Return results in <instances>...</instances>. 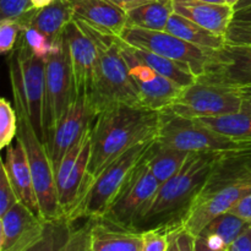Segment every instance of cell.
<instances>
[{"label": "cell", "instance_id": "6da1fadb", "mask_svg": "<svg viewBox=\"0 0 251 251\" xmlns=\"http://www.w3.org/2000/svg\"><path fill=\"white\" fill-rule=\"evenodd\" d=\"M161 112L126 103H114L100 110L92 125L91 181L131 147L156 139Z\"/></svg>", "mask_w": 251, "mask_h": 251}, {"label": "cell", "instance_id": "7a4b0ae2", "mask_svg": "<svg viewBox=\"0 0 251 251\" xmlns=\"http://www.w3.org/2000/svg\"><path fill=\"white\" fill-rule=\"evenodd\" d=\"M221 152H191L180 171L162 183L137 229L176 227L181 225L202 189Z\"/></svg>", "mask_w": 251, "mask_h": 251}, {"label": "cell", "instance_id": "3957f363", "mask_svg": "<svg viewBox=\"0 0 251 251\" xmlns=\"http://www.w3.org/2000/svg\"><path fill=\"white\" fill-rule=\"evenodd\" d=\"M75 20V19H74ZM80 28L92 39L98 53V75L92 103L96 112L114 103L140 104L137 88L120 48V37L104 33L90 25L75 20Z\"/></svg>", "mask_w": 251, "mask_h": 251}, {"label": "cell", "instance_id": "277c9868", "mask_svg": "<svg viewBox=\"0 0 251 251\" xmlns=\"http://www.w3.org/2000/svg\"><path fill=\"white\" fill-rule=\"evenodd\" d=\"M14 107L17 113V135L22 142L33 176L34 189L38 199L41 216L46 222L53 223L63 220V211L58 200L55 173L47 146L34 131L26 110V102L20 86L11 81Z\"/></svg>", "mask_w": 251, "mask_h": 251}, {"label": "cell", "instance_id": "5b68a950", "mask_svg": "<svg viewBox=\"0 0 251 251\" xmlns=\"http://www.w3.org/2000/svg\"><path fill=\"white\" fill-rule=\"evenodd\" d=\"M157 139V137H156ZM156 139L141 142L131 147L105 167L92 181L75 215L76 222L80 218L102 220L122 189L129 180L130 176L141 162L146 152Z\"/></svg>", "mask_w": 251, "mask_h": 251}, {"label": "cell", "instance_id": "8992f818", "mask_svg": "<svg viewBox=\"0 0 251 251\" xmlns=\"http://www.w3.org/2000/svg\"><path fill=\"white\" fill-rule=\"evenodd\" d=\"M10 80L19 83L26 102V110L34 131L46 145L44 108H46V60L33 53L24 37L7 55Z\"/></svg>", "mask_w": 251, "mask_h": 251}, {"label": "cell", "instance_id": "52a82bcc", "mask_svg": "<svg viewBox=\"0 0 251 251\" xmlns=\"http://www.w3.org/2000/svg\"><path fill=\"white\" fill-rule=\"evenodd\" d=\"M157 140L186 152H227L251 144L230 139L201 124L198 119L181 117L169 109L161 112Z\"/></svg>", "mask_w": 251, "mask_h": 251}, {"label": "cell", "instance_id": "ba28073f", "mask_svg": "<svg viewBox=\"0 0 251 251\" xmlns=\"http://www.w3.org/2000/svg\"><path fill=\"white\" fill-rule=\"evenodd\" d=\"M93 125V124H92ZM92 126L88 127L80 141L71 147L55 169L58 200L63 220L74 223L75 215L91 184L88 164L91 159Z\"/></svg>", "mask_w": 251, "mask_h": 251}, {"label": "cell", "instance_id": "9c48e42d", "mask_svg": "<svg viewBox=\"0 0 251 251\" xmlns=\"http://www.w3.org/2000/svg\"><path fill=\"white\" fill-rule=\"evenodd\" d=\"M76 95L70 51L65 31L56 39L55 48L46 59V108L44 135L48 137L60 118L65 114Z\"/></svg>", "mask_w": 251, "mask_h": 251}, {"label": "cell", "instance_id": "30bf717a", "mask_svg": "<svg viewBox=\"0 0 251 251\" xmlns=\"http://www.w3.org/2000/svg\"><path fill=\"white\" fill-rule=\"evenodd\" d=\"M244 100L239 88L196 80L180 91L168 109L190 119L215 118L239 112Z\"/></svg>", "mask_w": 251, "mask_h": 251}, {"label": "cell", "instance_id": "8fae6325", "mask_svg": "<svg viewBox=\"0 0 251 251\" xmlns=\"http://www.w3.org/2000/svg\"><path fill=\"white\" fill-rule=\"evenodd\" d=\"M159 185L161 183L151 173L144 157L102 220L127 229L139 230L137 228Z\"/></svg>", "mask_w": 251, "mask_h": 251}, {"label": "cell", "instance_id": "7c38bea8", "mask_svg": "<svg viewBox=\"0 0 251 251\" xmlns=\"http://www.w3.org/2000/svg\"><path fill=\"white\" fill-rule=\"evenodd\" d=\"M119 37L122 41L135 48L152 51L164 58L185 64L193 70L196 77L205 73L206 66L215 51L188 43L168 31H150L126 26Z\"/></svg>", "mask_w": 251, "mask_h": 251}, {"label": "cell", "instance_id": "4fadbf2b", "mask_svg": "<svg viewBox=\"0 0 251 251\" xmlns=\"http://www.w3.org/2000/svg\"><path fill=\"white\" fill-rule=\"evenodd\" d=\"M120 48L129 68L132 81L139 92L141 107L153 112H163L168 109L176 102L183 87L142 63L135 55L131 47L124 41L120 42Z\"/></svg>", "mask_w": 251, "mask_h": 251}, {"label": "cell", "instance_id": "5bb4252c", "mask_svg": "<svg viewBox=\"0 0 251 251\" xmlns=\"http://www.w3.org/2000/svg\"><path fill=\"white\" fill-rule=\"evenodd\" d=\"M97 117L92 100L87 93H76L65 114L50 132L47 141V150L53 163L54 173L66 152L75 146L86 130L92 126Z\"/></svg>", "mask_w": 251, "mask_h": 251}, {"label": "cell", "instance_id": "9a60e30c", "mask_svg": "<svg viewBox=\"0 0 251 251\" xmlns=\"http://www.w3.org/2000/svg\"><path fill=\"white\" fill-rule=\"evenodd\" d=\"M199 81L242 88L251 86V46L226 43L213 51Z\"/></svg>", "mask_w": 251, "mask_h": 251}, {"label": "cell", "instance_id": "2e32d148", "mask_svg": "<svg viewBox=\"0 0 251 251\" xmlns=\"http://www.w3.org/2000/svg\"><path fill=\"white\" fill-rule=\"evenodd\" d=\"M48 222L17 202L0 216V251H27L42 239Z\"/></svg>", "mask_w": 251, "mask_h": 251}, {"label": "cell", "instance_id": "e0dca14e", "mask_svg": "<svg viewBox=\"0 0 251 251\" xmlns=\"http://www.w3.org/2000/svg\"><path fill=\"white\" fill-rule=\"evenodd\" d=\"M65 36L70 51L76 93H87L92 100L98 75L97 48L75 20L66 26Z\"/></svg>", "mask_w": 251, "mask_h": 251}, {"label": "cell", "instance_id": "ac0fdd59", "mask_svg": "<svg viewBox=\"0 0 251 251\" xmlns=\"http://www.w3.org/2000/svg\"><path fill=\"white\" fill-rule=\"evenodd\" d=\"M250 189L251 181H247L226 188L212 195L196 199L184 216L181 226L194 237H198L216 217L229 212Z\"/></svg>", "mask_w": 251, "mask_h": 251}, {"label": "cell", "instance_id": "d6986e66", "mask_svg": "<svg viewBox=\"0 0 251 251\" xmlns=\"http://www.w3.org/2000/svg\"><path fill=\"white\" fill-rule=\"evenodd\" d=\"M247 181H251V144L232 151L221 152L196 199Z\"/></svg>", "mask_w": 251, "mask_h": 251}, {"label": "cell", "instance_id": "ffe728a7", "mask_svg": "<svg viewBox=\"0 0 251 251\" xmlns=\"http://www.w3.org/2000/svg\"><path fill=\"white\" fill-rule=\"evenodd\" d=\"M0 164L6 171L10 183L14 186L20 201L32 212L42 217L28 159L24 145L19 137L15 139V144L7 147L6 156L4 161L0 162Z\"/></svg>", "mask_w": 251, "mask_h": 251}, {"label": "cell", "instance_id": "44dd1931", "mask_svg": "<svg viewBox=\"0 0 251 251\" xmlns=\"http://www.w3.org/2000/svg\"><path fill=\"white\" fill-rule=\"evenodd\" d=\"M74 19L104 33L120 36L127 26V12L110 0H70Z\"/></svg>", "mask_w": 251, "mask_h": 251}, {"label": "cell", "instance_id": "7402d4cb", "mask_svg": "<svg viewBox=\"0 0 251 251\" xmlns=\"http://www.w3.org/2000/svg\"><path fill=\"white\" fill-rule=\"evenodd\" d=\"M173 5L174 12L225 37L235 12L234 7L227 4H210L198 0H173Z\"/></svg>", "mask_w": 251, "mask_h": 251}, {"label": "cell", "instance_id": "603a6c76", "mask_svg": "<svg viewBox=\"0 0 251 251\" xmlns=\"http://www.w3.org/2000/svg\"><path fill=\"white\" fill-rule=\"evenodd\" d=\"M91 244L93 251H141L144 232L119 227L105 220H92Z\"/></svg>", "mask_w": 251, "mask_h": 251}, {"label": "cell", "instance_id": "cb8c5ba5", "mask_svg": "<svg viewBox=\"0 0 251 251\" xmlns=\"http://www.w3.org/2000/svg\"><path fill=\"white\" fill-rule=\"evenodd\" d=\"M73 20L74 9L70 0H54L41 9H32L19 21L24 27H33L56 41Z\"/></svg>", "mask_w": 251, "mask_h": 251}, {"label": "cell", "instance_id": "d4e9b609", "mask_svg": "<svg viewBox=\"0 0 251 251\" xmlns=\"http://www.w3.org/2000/svg\"><path fill=\"white\" fill-rule=\"evenodd\" d=\"M190 153L161 144L156 139L145 154V162L154 178L162 184L180 171Z\"/></svg>", "mask_w": 251, "mask_h": 251}, {"label": "cell", "instance_id": "484cf974", "mask_svg": "<svg viewBox=\"0 0 251 251\" xmlns=\"http://www.w3.org/2000/svg\"><path fill=\"white\" fill-rule=\"evenodd\" d=\"M166 31L171 32L172 34L184 39L188 43L211 50H220L227 43L225 36L213 33L176 12H173L169 19Z\"/></svg>", "mask_w": 251, "mask_h": 251}, {"label": "cell", "instance_id": "4316f807", "mask_svg": "<svg viewBox=\"0 0 251 251\" xmlns=\"http://www.w3.org/2000/svg\"><path fill=\"white\" fill-rule=\"evenodd\" d=\"M250 226L232 212H227L216 217L200 235L205 238L212 249L225 251Z\"/></svg>", "mask_w": 251, "mask_h": 251}, {"label": "cell", "instance_id": "83f0119b", "mask_svg": "<svg viewBox=\"0 0 251 251\" xmlns=\"http://www.w3.org/2000/svg\"><path fill=\"white\" fill-rule=\"evenodd\" d=\"M239 112L215 118L198 119L201 124L234 140L251 141V98L244 97Z\"/></svg>", "mask_w": 251, "mask_h": 251}, {"label": "cell", "instance_id": "f1b7e54d", "mask_svg": "<svg viewBox=\"0 0 251 251\" xmlns=\"http://www.w3.org/2000/svg\"><path fill=\"white\" fill-rule=\"evenodd\" d=\"M173 12V0H153L127 12V26L150 31H166Z\"/></svg>", "mask_w": 251, "mask_h": 251}, {"label": "cell", "instance_id": "f546056e", "mask_svg": "<svg viewBox=\"0 0 251 251\" xmlns=\"http://www.w3.org/2000/svg\"><path fill=\"white\" fill-rule=\"evenodd\" d=\"M130 47H131L135 55H136L142 63L149 65L150 68L156 70L157 73L161 74L164 77L169 78L171 81L176 82V85H179L180 87L184 88L186 87V86L193 85V83L196 82V80H198V77H196L195 74L193 73V70H191L188 65H185V64H181L176 60H172V59L164 58V56L158 55V54L152 53V51L135 48V47L132 46Z\"/></svg>", "mask_w": 251, "mask_h": 251}, {"label": "cell", "instance_id": "4dcf8cb0", "mask_svg": "<svg viewBox=\"0 0 251 251\" xmlns=\"http://www.w3.org/2000/svg\"><path fill=\"white\" fill-rule=\"evenodd\" d=\"M91 226L88 220L80 227H73V223L61 220L56 222L55 251H93L91 244Z\"/></svg>", "mask_w": 251, "mask_h": 251}, {"label": "cell", "instance_id": "1f68e13d", "mask_svg": "<svg viewBox=\"0 0 251 251\" xmlns=\"http://www.w3.org/2000/svg\"><path fill=\"white\" fill-rule=\"evenodd\" d=\"M17 135V113L6 98L0 100V149H7Z\"/></svg>", "mask_w": 251, "mask_h": 251}, {"label": "cell", "instance_id": "d6a6232c", "mask_svg": "<svg viewBox=\"0 0 251 251\" xmlns=\"http://www.w3.org/2000/svg\"><path fill=\"white\" fill-rule=\"evenodd\" d=\"M22 37H24L25 42L28 44L29 48L33 50V53L38 55L39 58L44 59V60L48 58L49 54L55 48L56 41H53V39H50L46 34L39 32L38 29L33 28V27H24Z\"/></svg>", "mask_w": 251, "mask_h": 251}, {"label": "cell", "instance_id": "836d02e7", "mask_svg": "<svg viewBox=\"0 0 251 251\" xmlns=\"http://www.w3.org/2000/svg\"><path fill=\"white\" fill-rule=\"evenodd\" d=\"M24 26L16 20L1 19L0 21V51L9 55L17 46Z\"/></svg>", "mask_w": 251, "mask_h": 251}, {"label": "cell", "instance_id": "e575fe53", "mask_svg": "<svg viewBox=\"0 0 251 251\" xmlns=\"http://www.w3.org/2000/svg\"><path fill=\"white\" fill-rule=\"evenodd\" d=\"M195 237L181 225L168 228V247L166 251H194Z\"/></svg>", "mask_w": 251, "mask_h": 251}, {"label": "cell", "instance_id": "d590c367", "mask_svg": "<svg viewBox=\"0 0 251 251\" xmlns=\"http://www.w3.org/2000/svg\"><path fill=\"white\" fill-rule=\"evenodd\" d=\"M17 202H21V201H20L12 184L10 183L6 171L0 164V216L5 215Z\"/></svg>", "mask_w": 251, "mask_h": 251}, {"label": "cell", "instance_id": "8d00e7d4", "mask_svg": "<svg viewBox=\"0 0 251 251\" xmlns=\"http://www.w3.org/2000/svg\"><path fill=\"white\" fill-rule=\"evenodd\" d=\"M168 247V228H153L144 230L141 251H166Z\"/></svg>", "mask_w": 251, "mask_h": 251}, {"label": "cell", "instance_id": "74e56055", "mask_svg": "<svg viewBox=\"0 0 251 251\" xmlns=\"http://www.w3.org/2000/svg\"><path fill=\"white\" fill-rule=\"evenodd\" d=\"M34 9L31 0H0V16L1 19L21 20L28 11Z\"/></svg>", "mask_w": 251, "mask_h": 251}, {"label": "cell", "instance_id": "f35d334b", "mask_svg": "<svg viewBox=\"0 0 251 251\" xmlns=\"http://www.w3.org/2000/svg\"><path fill=\"white\" fill-rule=\"evenodd\" d=\"M226 41L229 44L251 46V25L230 24L226 33Z\"/></svg>", "mask_w": 251, "mask_h": 251}, {"label": "cell", "instance_id": "ab89813d", "mask_svg": "<svg viewBox=\"0 0 251 251\" xmlns=\"http://www.w3.org/2000/svg\"><path fill=\"white\" fill-rule=\"evenodd\" d=\"M56 248V222L48 223L42 239L27 251H55Z\"/></svg>", "mask_w": 251, "mask_h": 251}, {"label": "cell", "instance_id": "60d3db41", "mask_svg": "<svg viewBox=\"0 0 251 251\" xmlns=\"http://www.w3.org/2000/svg\"><path fill=\"white\" fill-rule=\"evenodd\" d=\"M229 212L251 225V189L239 199Z\"/></svg>", "mask_w": 251, "mask_h": 251}, {"label": "cell", "instance_id": "b9f144b4", "mask_svg": "<svg viewBox=\"0 0 251 251\" xmlns=\"http://www.w3.org/2000/svg\"><path fill=\"white\" fill-rule=\"evenodd\" d=\"M228 251H251V226L230 244Z\"/></svg>", "mask_w": 251, "mask_h": 251}, {"label": "cell", "instance_id": "7bdbcfd3", "mask_svg": "<svg viewBox=\"0 0 251 251\" xmlns=\"http://www.w3.org/2000/svg\"><path fill=\"white\" fill-rule=\"evenodd\" d=\"M110 1L114 2L115 5L120 7V9L124 10L125 12H130L131 10L136 9V7L142 6V5L147 4V2H151L153 0H110Z\"/></svg>", "mask_w": 251, "mask_h": 251}, {"label": "cell", "instance_id": "ee69618b", "mask_svg": "<svg viewBox=\"0 0 251 251\" xmlns=\"http://www.w3.org/2000/svg\"><path fill=\"white\" fill-rule=\"evenodd\" d=\"M233 25H251V5L245 9L237 10L233 16Z\"/></svg>", "mask_w": 251, "mask_h": 251}, {"label": "cell", "instance_id": "f6af8a7d", "mask_svg": "<svg viewBox=\"0 0 251 251\" xmlns=\"http://www.w3.org/2000/svg\"><path fill=\"white\" fill-rule=\"evenodd\" d=\"M194 251H218V250L212 249V248L207 244L205 238L201 237V235H198V237H195V242H194Z\"/></svg>", "mask_w": 251, "mask_h": 251}, {"label": "cell", "instance_id": "bcb514c9", "mask_svg": "<svg viewBox=\"0 0 251 251\" xmlns=\"http://www.w3.org/2000/svg\"><path fill=\"white\" fill-rule=\"evenodd\" d=\"M54 0H31V4L34 9H41V7L47 6L48 4H50Z\"/></svg>", "mask_w": 251, "mask_h": 251}, {"label": "cell", "instance_id": "7dc6e473", "mask_svg": "<svg viewBox=\"0 0 251 251\" xmlns=\"http://www.w3.org/2000/svg\"><path fill=\"white\" fill-rule=\"evenodd\" d=\"M251 5V0H240L239 2H238L237 5H235L234 7V11H237V10H242V9H245V7L250 6Z\"/></svg>", "mask_w": 251, "mask_h": 251}, {"label": "cell", "instance_id": "c3c4849f", "mask_svg": "<svg viewBox=\"0 0 251 251\" xmlns=\"http://www.w3.org/2000/svg\"><path fill=\"white\" fill-rule=\"evenodd\" d=\"M239 90L244 97L251 98V86H249V87H242V88H239Z\"/></svg>", "mask_w": 251, "mask_h": 251}, {"label": "cell", "instance_id": "681fc988", "mask_svg": "<svg viewBox=\"0 0 251 251\" xmlns=\"http://www.w3.org/2000/svg\"><path fill=\"white\" fill-rule=\"evenodd\" d=\"M202 2H210V4H226V0H198Z\"/></svg>", "mask_w": 251, "mask_h": 251}, {"label": "cell", "instance_id": "f907efd6", "mask_svg": "<svg viewBox=\"0 0 251 251\" xmlns=\"http://www.w3.org/2000/svg\"><path fill=\"white\" fill-rule=\"evenodd\" d=\"M239 1L240 0H226V4L229 5V6L232 7H235V5H237Z\"/></svg>", "mask_w": 251, "mask_h": 251}, {"label": "cell", "instance_id": "816d5d0a", "mask_svg": "<svg viewBox=\"0 0 251 251\" xmlns=\"http://www.w3.org/2000/svg\"><path fill=\"white\" fill-rule=\"evenodd\" d=\"M225 251H228V250H225Z\"/></svg>", "mask_w": 251, "mask_h": 251}]
</instances>
